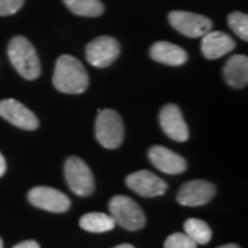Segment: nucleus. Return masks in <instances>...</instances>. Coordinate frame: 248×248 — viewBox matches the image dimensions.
Listing matches in <instances>:
<instances>
[{
  "mask_svg": "<svg viewBox=\"0 0 248 248\" xmlns=\"http://www.w3.org/2000/svg\"><path fill=\"white\" fill-rule=\"evenodd\" d=\"M218 248H240L237 244H225V246H221Z\"/></svg>",
  "mask_w": 248,
  "mask_h": 248,
  "instance_id": "25",
  "label": "nucleus"
},
{
  "mask_svg": "<svg viewBox=\"0 0 248 248\" xmlns=\"http://www.w3.org/2000/svg\"><path fill=\"white\" fill-rule=\"evenodd\" d=\"M6 170H7V164H6V160H4V157H3V155L0 153V177H3V175H4Z\"/></svg>",
  "mask_w": 248,
  "mask_h": 248,
  "instance_id": "24",
  "label": "nucleus"
},
{
  "mask_svg": "<svg viewBox=\"0 0 248 248\" xmlns=\"http://www.w3.org/2000/svg\"><path fill=\"white\" fill-rule=\"evenodd\" d=\"M125 185L142 197H156L166 193L167 184L148 170H141L125 178Z\"/></svg>",
  "mask_w": 248,
  "mask_h": 248,
  "instance_id": "11",
  "label": "nucleus"
},
{
  "mask_svg": "<svg viewBox=\"0 0 248 248\" xmlns=\"http://www.w3.org/2000/svg\"><path fill=\"white\" fill-rule=\"evenodd\" d=\"M80 228L91 233H105L113 231L116 226L115 219L112 215L104 213H89L84 214L80 218Z\"/></svg>",
  "mask_w": 248,
  "mask_h": 248,
  "instance_id": "17",
  "label": "nucleus"
},
{
  "mask_svg": "<svg viewBox=\"0 0 248 248\" xmlns=\"http://www.w3.org/2000/svg\"><path fill=\"white\" fill-rule=\"evenodd\" d=\"M223 78L233 89H243L248 83V58L233 55L223 66Z\"/></svg>",
  "mask_w": 248,
  "mask_h": 248,
  "instance_id": "16",
  "label": "nucleus"
},
{
  "mask_svg": "<svg viewBox=\"0 0 248 248\" xmlns=\"http://www.w3.org/2000/svg\"><path fill=\"white\" fill-rule=\"evenodd\" d=\"M169 22L181 35L193 39L203 37L213 29V22L210 18L189 11H171L169 14Z\"/></svg>",
  "mask_w": 248,
  "mask_h": 248,
  "instance_id": "6",
  "label": "nucleus"
},
{
  "mask_svg": "<svg viewBox=\"0 0 248 248\" xmlns=\"http://www.w3.org/2000/svg\"><path fill=\"white\" fill-rule=\"evenodd\" d=\"M113 248H134V246H131V244H120V246H116Z\"/></svg>",
  "mask_w": 248,
  "mask_h": 248,
  "instance_id": "26",
  "label": "nucleus"
},
{
  "mask_svg": "<svg viewBox=\"0 0 248 248\" xmlns=\"http://www.w3.org/2000/svg\"><path fill=\"white\" fill-rule=\"evenodd\" d=\"M159 122L164 134L177 142H185L189 140V128L181 109L175 104H167L160 110Z\"/></svg>",
  "mask_w": 248,
  "mask_h": 248,
  "instance_id": "12",
  "label": "nucleus"
},
{
  "mask_svg": "<svg viewBox=\"0 0 248 248\" xmlns=\"http://www.w3.org/2000/svg\"><path fill=\"white\" fill-rule=\"evenodd\" d=\"M0 248H3V240L0 239Z\"/></svg>",
  "mask_w": 248,
  "mask_h": 248,
  "instance_id": "27",
  "label": "nucleus"
},
{
  "mask_svg": "<svg viewBox=\"0 0 248 248\" xmlns=\"http://www.w3.org/2000/svg\"><path fill=\"white\" fill-rule=\"evenodd\" d=\"M109 211L116 225L127 231H140L145 226V214L133 199L127 196H115L109 202Z\"/></svg>",
  "mask_w": 248,
  "mask_h": 248,
  "instance_id": "4",
  "label": "nucleus"
},
{
  "mask_svg": "<svg viewBox=\"0 0 248 248\" xmlns=\"http://www.w3.org/2000/svg\"><path fill=\"white\" fill-rule=\"evenodd\" d=\"M25 0H0V16H13L24 6Z\"/></svg>",
  "mask_w": 248,
  "mask_h": 248,
  "instance_id": "22",
  "label": "nucleus"
},
{
  "mask_svg": "<svg viewBox=\"0 0 248 248\" xmlns=\"http://www.w3.org/2000/svg\"><path fill=\"white\" fill-rule=\"evenodd\" d=\"M148 156L151 163L160 170L161 172H166L170 175H178V174H182L185 172L186 164L185 159L182 156L177 155L175 152L170 151L166 146H160V145H155L152 146L149 152H148Z\"/></svg>",
  "mask_w": 248,
  "mask_h": 248,
  "instance_id": "13",
  "label": "nucleus"
},
{
  "mask_svg": "<svg viewBox=\"0 0 248 248\" xmlns=\"http://www.w3.org/2000/svg\"><path fill=\"white\" fill-rule=\"evenodd\" d=\"M10 62L16 71L27 80H35L42 73V65L35 47L24 36L11 39L7 48Z\"/></svg>",
  "mask_w": 248,
  "mask_h": 248,
  "instance_id": "2",
  "label": "nucleus"
},
{
  "mask_svg": "<svg viewBox=\"0 0 248 248\" xmlns=\"http://www.w3.org/2000/svg\"><path fill=\"white\" fill-rule=\"evenodd\" d=\"M97 141L107 149H116L124 140V125L120 115L113 109L99 110L95 120Z\"/></svg>",
  "mask_w": 248,
  "mask_h": 248,
  "instance_id": "3",
  "label": "nucleus"
},
{
  "mask_svg": "<svg viewBox=\"0 0 248 248\" xmlns=\"http://www.w3.org/2000/svg\"><path fill=\"white\" fill-rule=\"evenodd\" d=\"M164 248H197L193 240L186 233H172L164 241Z\"/></svg>",
  "mask_w": 248,
  "mask_h": 248,
  "instance_id": "21",
  "label": "nucleus"
},
{
  "mask_svg": "<svg viewBox=\"0 0 248 248\" xmlns=\"http://www.w3.org/2000/svg\"><path fill=\"white\" fill-rule=\"evenodd\" d=\"M0 116L9 123L18 128L33 131L39 127V119L29 110L25 105L18 102L17 99H3L0 101Z\"/></svg>",
  "mask_w": 248,
  "mask_h": 248,
  "instance_id": "10",
  "label": "nucleus"
},
{
  "mask_svg": "<svg viewBox=\"0 0 248 248\" xmlns=\"http://www.w3.org/2000/svg\"><path fill=\"white\" fill-rule=\"evenodd\" d=\"M217 193L214 184L204 179H193L181 186L177 195V202L186 207H199L207 204Z\"/></svg>",
  "mask_w": 248,
  "mask_h": 248,
  "instance_id": "9",
  "label": "nucleus"
},
{
  "mask_svg": "<svg viewBox=\"0 0 248 248\" xmlns=\"http://www.w3.org/2000/svg\"><path fill=\"white\" fill-rule=\"evenodd\" d=\"M151 57L156 62L169 66H181L187 61V54L185 50L170 42L155 43L151 47Z\"/></svg>",
  "mask_w": 248,
  "mask_h": 248,
  "instance_id": "15",
  "label": "nucleus"
},
{
  "mask_svg": "<svg viewBox=\"0 0 248 248\" xmlns=\"http://www.w3.org/2000/svg\"><path fill=\"white\" fill-rule=\"evenodd\" d=\"M28 200L32 205L50 213H66L71 208L69 197L48 186H36L31 189L28 193Z\"/></svg>",
  "mask_w": 248,
  "mask_h": 248,
  "instance_id": "8",
  "label": "nucleus"
},
{
  "mask_svg": "<svg viewBox=\"0 0 248 248\" xmlns=\"http://www.w3.org/2000/svg\"><path fill=\"white\" fill-rule=\"evenodd\" d=\"M236 43L231 36L219 31H210L203 36L202 53L207 60H218L234 50Z\"/></svg>",
  "mask_w": 248,
  "mask_h": 248,
  "instance_id": "14",
  "label": "nucleus"
},
{
  "mask_svg": "<svg viewBox=\"0 0 248 248\" xmlns=\"http://www.w3.org/2000/svg\"><path fill=\"white\" fill-rule=\"evenodd\" d=\"M184 229L186 234L193 240L196 244H200V246L210 243L213 237L211 228L205 222L197 218H189L187 221H185Z\"/></svg>",
  "mask_w": 248,
  "mask_h": 248,
  "instance_id": "19",
  "label": "nucleus"
},
{
  "mask_svg": "<svg viewBox=\"0 0 248 248\" xmlns=\"http://www.w3.org/2000/svg\"><path fill=\"white\" fill-rule=\"evenodd\" d=\"M65 179L72 192L81 197L93 195L95 189L91 170L83 160L76 156H71L65 161Z\"/></svg>",
  "mask_w": 248,
  "mask_h": 248,
  "instance_id": "5",
  "label": "nucleus"
},
{
  "mask_svg": "<svg viewBox=\"0 0 248 248\" xmlns=\"http://www.w3.org/2000/svg\"><path fill=\"white\" fill-rule=\"evenodd\" d=\"M120 55V45L115 37L99 36L86 47L87 61L95 68H107Z\"/></svg>",
  "mask_w": 248,
  "mask_h": 248,
  "instance_id": "7",
  "label": "nucleus"
},
{
  "mask_svg": "<svg viewBox=\"0 0 248 248\" xmlns=\"http://www.w3.org/2000/svg\"><path fill=\"white\" fill-rule=\"evenodd\" d=\"M228 24L231 29L239 36L240 39H243L244 42L248 40V16L240 11H234L228 16Z\"/></svg>",
  "mask_w": 248,
  "mask_h": 248,
  "instance_id": "20",
  "label": "nucleus"
},
{
  "mask_svg": "<svg viewBox=\"0 0 248 248\" xmlns=\"http://www.w3.org/2000/svg\"><path fill=\"white\" fill-rule=\"evenodd\" d=\"M89 75L83 63L72 57L61 55L55 63L53 84L55 89L65 94H81L89 87Z\"/></svg>",
  "mask_w": 248,
  "mask_h": 248,
  "instance_id": "1",
  "label": "nucleus"
},
{
  "mask_svg": "<svg viewBox=\"0 0 248 248\" xmlns=\"http://www.w3.org/2000/svg\"><path fill=\"white\" fill-rule=\"evenodd\" d=\"M14 248H40L39 243H36L35 240H27V241H22L17 244Z\"/></svg>",
  "mask_w": 248,
  "mask_h": 248,
  "instance_id": "23",
  "label": "nucleus"
},
{
  "mask_svg": "<svg viewBox=\"0 0 248 248\" xmlns=\"http://www.w3.org/2000/svg\"><path fill=\"white\" fill-rule=\"evenodd\" d=\"M65 6L80 17H99L104 13V4L99 0H63Z\"/></svg>",
  "mask_w": 248,
  "mask_h": 248,
  "instance_id": "18",
  "label": "nucleus"
}]
</instances>
